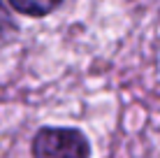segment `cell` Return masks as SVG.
I'll return each mask as SVG.
<instances>
[{
	"label": "cell",
	"mask_w": 160,
	"mask_h": 158,
	"mask_svg": "<svg viewBox=\"0 0 160 158\" xmlns=\"http://www.w3.org/2000/svg\"><path fill=\"white\" fill-rule=\"evenodd\" d=\"M9 3H12L19 12H23V14L44 16V14L53 12V9L60 5V0H9Z\"/></svg>",
	"instance_id": "2"
},
{
	"label": "cell",
	"mask_w": 160,
	"mask_h": 158,
	"mask_svg": "<svg viewBox=\"0 0 160 158\" xmlns=\"http://www.w3.org/2000/svg\"><path fill=\"white\" fill-rule=\"evenodd\" d=\"M14 28V21H12V14H9V9L5 7V3L0 0V37L7 35L9 30Z\"/></svg>",
	"instance_id": "3"
},
{
	"label": "cell",
	"mask_w": 160,
	"mask_h": 158,
	"mask_svg": "<svg viewBox=\"0 0 160 158\" xmlns=\"http://www.w3.org/2000/svg\"><path fill=\"white\" fill-rule=\"evenodd\" d=\"M32 158H91V144L77 128H40L30 142Z\"/></svg>",
	"instance_id": "1"
}]
</instances>
